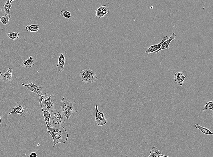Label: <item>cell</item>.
<instances>
[{
	"instance_id": "obj_1",
	"label": "cell",
	"mask_w": 213,
	"mask_h": 157,
	"mask_svg": "<svg viewBox=\"0 0 213 157\" xmlns=\"http://www.w3.org/2000/svg\"><path fill=\"white\" fill-rule=\"evenodd\" d=\"M47 129V133L50 134L53 140V148L58 143H66L68 140V134L66 129L63 126L56 128L50 127L45 121Z\"/></svg>"
},
{
	"instance_id": "obj_2",
	"label": "cell",
	"mask_w": 213,
	"mask_h": 157,
	"mask_svg": "<svg viewBox=\"0 0 213 157\" xmlns=\"http://www.w3.org/2000/svg\"><path fill=\"white\" fill-rule=\"evenodd\" d=\"M50 113L51 114L50 120V127L58 128L62 126L66 119L64 114L58 110L55 109Z\"/></svg>"
},
{
	"instance_id": "obj_3",
	"label": "cell",
	"mask_w": 213,
	"mask_h": 157,
	"mask_svg": "<svg viewBox=\"0 0 213 157\" xmlns=\"http://www.w3.org/2000/svg\"><path fill=\"white\" fill-rule=\"evenodd\" d=\"M60 109L68 120L72 114L76 112V107L73 102H71L66 98H63L61 101Z\"/></svg>"
},
{
	"instance_id": "obj_4",
	"label": "cell",
	"mask_w": 213,
	"mask_h": 157,
	"mask_svg": "<svg viewBox=\"0 0 213 157\" xmlns=\"http://www.w3.org/2000/svg\"><path fill=\"white\" fill-rule=\"evenodd\" d=\"M82 81L85 83L90 84L96 82L97 77L94 71L92 70H84L80 72Z\"/></svg>"
},
{
	"instance_id": "obj_5",
	"label": "cell",
	"mask_w": 213,
	"mask_h": 157,
	"mask_svg": "<svg viewBox=\"0 0 213 157\" xmlns=\"http://www.w3.org/2000/svg\"><path fill=\"white\" fill-rule=\"evenodd\" d=\"M13 110L9 112V115L11 114H16L19 115V116L23 117H25L27 114L28 112V109L27 106L24 105L22 103L17 102L16 105L12 108Z\"/></svg>"
},
{
	"instance_id": "obj_6",
	"label": "cell",
	"mask_w": 213,
	"mask_h": 157,
	"mask_svg": "<svg viewBox=\"0 0 213 157\" xmlns=\"http://www.w3.org/2000/svg\"><path fill=\"white\" fill-rule=\"evenodd\" d=\"M96 109L95 121L96 124L99 126H102L107 122V119L105 117L104 113L99 111L97 105L95 106Z\"/></svg>"
},
{
	"instance_id": "obj_7",
	"label": "cell",
	"mask_w": 213,
	"mask_h": 157,
	"mask_svg": "<svg viewBox=\"0 0 213 157\" xmlns=\"http://www.w3.org/2000/svg\"><path fill=\"white\" fill-rule=\"evenodd\" d=\"M109 8L106 5H103L98 8L95 11V17L99 18L104 17L109 13Z\"/></svg>"
},
{
	"instance_id": "obj_8",
	"label": "cell",
	"mask_w": 213,
	"mask_h": 157,
	"mask_svg": "<svg viewBox=\"0 0 213 157\" xmlns=\"http://www.w3.org/2000/svg\"><path fill=\"white\" fill-rule=\"evenodd\" d=\"M168 37L166 35H163L162 36V40L160 43L159 44L153 45L150 46L146 50V53L147 54L153 53L161 48V47L164 41L168 39Z\"/></svg>"
},
{
	"instance_id": "obj_9",
	"label": "cell",
	"mask_w": 213,
	"mask_h": 157,
	"mask_svg": "<svg viewBox=\"0 0 213 157\" xmlns=\"http://www.w3.org/2000/svg\"><path fill=\"white\" fill-rule=\"evenodd\" d=\"M52 96H48L44 98L43 103V107L45 110L51 112L55 110V103L51 101V98Z\"/></svg>"
},
{
	"instance_id": "obj_10",
	"label": "cell",
	"mask_w": 213,
	"mask_h": 157,
	"mask_svg": "<svg viewBox=\"0 0 213 157\" xmlns=\"http://www.w3.org/2000/svg\"><path fill=\"white\" fill-rule=\"evenodd\" d=\"M22 85L26 87L30 91L34 92L38 96L41 95L42 90L43 88V87L37 86L31 82L27 85H25L23 83H22Z\"/></svg>"
},
{
	"instance_id": "obj_11",
	"label": "cell",
	"mask_w": 213,
	"mask_h": 157,
	"mask_svg": "<svg viewBox=\"0 0 213 157\" xmlns=\"http://www.w3.org/2000/svg\"><path fill=\"white\" fill-rule=\"evenodd\" d=\"M65 61V57L63 53H62L58 58L56 67V71L58 74H60L64 69Z\"/></svg>"
},
{
	"instance_id": "obj_12",
	"label": "cell",
	"mask_w": 213,
	"mask_h": 157,
	"mask_svg": "<svg viewBox=\"0 0 213 157\" xmlns=\"http://www.w3.org/2000/svg\"><path fill=\"white\" fill-rule=\"evenodd\" d=\"M176 37V35L174 33H172L171 35H170L169 38L164 42L161 47V48L157 51L153 52V53L154 54H157L158 53L159 51H160L162 50H165L166 49H169L170 47L169 46V44L171 42V41Z\"/></svg>"
},
{
	"instance_id": "obj_13",
	"label": "cell",
	"mask_w": 213,
	"mask_h": 157,
	"mask_svg": "<svg viewBox=\"0 0 213 157\" xmlns=\"http://www.w3.org/2000/svg\"><path fill=\"white\" fill-rule=\"evenodd\" d=\"M13 69L11 68H9L8 70L2 75L1 78L4 82H6L12 80V73Z\"/></svg>"
},
{
	"instance_id": "obj_14",
	"label": "cell",
	"mask_w": 213,
	"mask_h": 157,
	"mask_svg": "<svg viewBox=\"0 0 213 157\" xmlns=\"http://www.w3.org/2000/svg\"><path fill=\"white\" fill-rule=\"evenodd\" d=\"M184 72H177L175 75L174 80L177 84L179 83H184V81L187 76H184Z\"/></svg>"
},
{
	"instance_id": "obj_15",
	"label": "cell",
	"mask_w": 213,
	"mask_h": 157,
	"mask_svg": "<svg viewBox=\"0 0 213 157\" xmlns=\"http://www.w3.org/2000/svg\"><path fill=\"white\" fill-rule=\"evenodd\" d=\"M162 152L158 150L157 148L154 146L150 150V154L148 157H170L164 156L162 154Z\"/></svg>"
},
{
	"instance_id": "obj_16",
	"label": "cell",
	"mask_w": 213,
	"mask_h": 157,
	"mask_svg": "<svg viewBox=\"0 0 213 157\" xmlns=\"http://www.w3.org/2000/svg\"><path fill=\"white\" fill-rule=\"evenodd\" d=\"M35 64L32 57L31 56L28 60H24L21 62V65L23 67L30 68L34 65Z\"/></svg>"
},
{
	"instance_id": "obj_17",
	"label": "cell",
	"mask_w": 213,
	"mask_h": 157,
	"mask_svg": "<svg viewBox=\"0 0 213 157\" xmlns=\"http://www.w3.org/2000/svg\"><path fill=\"white\" fill-rule=\"evenodd\" d=\"M12 7L11 3L10 2L9 0L7 1L6 3L2 6L1 9L2 11L6 14H9L10 10Z\"/></svg>"
},
{
	"instance_id": "obj_18",
	"label": "cell",
	"mask_w": 213,
	"mask_h": 157,
	"mask_svg": "<svg viewBox=\"0 0 213 157\" xmlns=\"http://www.w3.org/2000/svg\"><path fill=\"white\" fill-rule=\"evenodd\" d=\"M195 127L196 128L199 129L201 131L205 134L213 135V133L209 129L201 126L198 124H196L195 125Z\"/></svg>"
},
{
	"instance_id": "obj_19",
	"label": "cell",
	"mask_w": 213,
	"mask_h": 157,
	"mask_svg": "<svg viewBox=\"0 0 213 157\" xmlns=\"http://www.w3.org/2000/svg\"><path fill=\"white\" fill-rule=\"evenodd\" d=\"M26 30L31 32H36L39 30V25L36 24L27 25L25 27Z\"/></svg>"
},
{
	"instance_id": "obj_20",
	"label": "cell",
	"mask_w": 213,
	"mask_h": 157,
	"mask_svg": "<svg viewBox=\"0 0 213 157\" xmlns=\"http://www.w3.org/2000/svg\"><path fill=\"white\" fill-rule=\"evenodd\" d=\"M11 16L8 14H5L3 17H0V23L3 25H6L9 22V19L11 18Z\"/></svg>"
},
{
	"instance_id": "obj_21",
	"label": "cell",
	"mask_w": 213,
	"mask_h": 157,
	"mask_svg": "<svg viewBox=\"0 0 213 157\" xmlns=\"http://www.w3.org/2000/svg\"><path fill=\"white\" fill-rule=\"evenodd\" d=\"M43 113L45 121H46L48 125L50 127H51V124L50 122V120L51 116V113L49 111L46 110H44V111L42 112Z\"/></svg>"
},
{
	"instance_id": "obj_22",
	"label": "cell",
	"mask_w": 213,
	"mask_h": 157,
	"mask_svg": "<svg viewBox=\"0 0 213 157\" xmlns=\"http://www.w3.org/2000/svg\"><path fill=\"white\" fill-rule=\"evenodd\" d=\"M7 35L10 39L13 40L18 39L19 36V33L17 32H15L11 33H7Z\"/></svg>"
},
{
	"instance_id": "obj_23",
	"label": "cell",
	"mask_w": 213,
	"mask_h": 157,
	"mask_svg": "<svg viewBox=\"0 0 213 157\" xmlns=\"http://www.w3.org/2000/svg\"><path fill=\"white\" fill-rule=\"evenodd\" d=\"M60 14L62 17L66 19H70L71 16V15L70 12L66 10H62L60 12Z\"/></svg>"
},
{
	"instance_id": "obj_24",
	"label": "cell",
	"mask_w": 213,
	"mask_h": 157,
	"mask_svg": "<svg viewBox=\"0 0 213 157\" xmlns=\"http://www.w3.org/2000/svg\"><path fill=\"white\" fill-rule=\"evenodd\" d=\"M207 109L213 110V101H211L208 102L203 107V111H205Z\"/></svg>"
},
{
	"instance_id": "obj_25",
	"label": "cell",
	"mask_w": 213,
	"mask_h": 157,
	"mask_svg": "<svg viewBox=\"0 0 213 157\" xmlns=\"http://www.w3.org/2000/svg\"><path fill=\"white\" fill-rule=\"evenodd\" d=\"M39 102L40 103V106L41 108L42 112H43L44 111V109L43 108V107H42V101H43V99L44 98L48 96L47 93H45V95L44 96L42 95L41 94V95H39Z\"/></svg>"
},
{
	"instance_id": "obj_26",
	"label": "cell",
	"mask_w": 213,
	"mask_h": 157,
	"mask_svg": "<svg viewBox=\"0 0 213 157\" xmlns=\"http://www.w3.org/2000/svg\"><path fill=\"white\" fill-rule=\"evenodd\" d=\"M30 157H37V155L35 152H33L31 153Z\"/></svg>"
},
{
	"instance_id": "obj_27",
	"label": "cell",
	"mask_w": 213,
	"mask_h": 157,
	"mask_svg": "<svg viewBox=\"0 0 213 157\" xmlns=\"http://www.w3.org/2000/svg\"><path fill=\"white\" fill-rule=\"evenodd\" d=\"M2 75V72H0V80H1V78Z\"/></svg>"
},
{
	"instance_id": "obj_28",
	"label": "cell",
	"mask_w": 213,
	"mask_h": 157,
	"mask_svg": "<svg viewBox=\"0 0 213 157\" xmlns=\"http://www.w3.org/2000/svg\"><path fill=\"white\" fill-rule=\"evenodd\" d=\"M1 116H0V124H1Z\"/></svg>"
}]
</instances>
